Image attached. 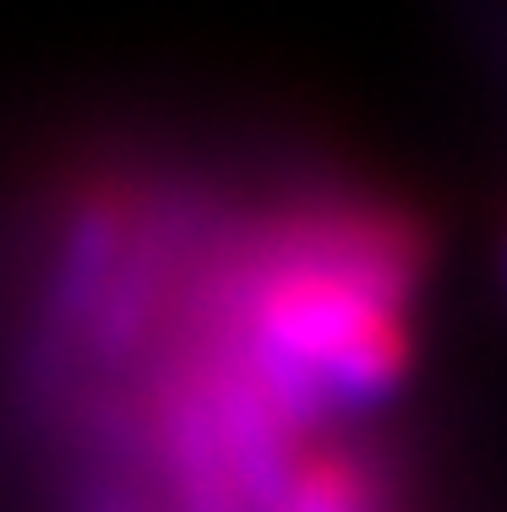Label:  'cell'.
<instances>
[]
</instances>
